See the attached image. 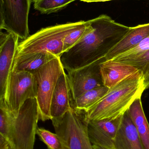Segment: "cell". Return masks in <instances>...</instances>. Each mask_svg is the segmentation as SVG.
I'll list each match as a JSON object with an SVG mask.
<instances>
[{
	"label": "cell",
	"instance_id": "6da1fadb",
	"mask_svg": "<svg viewBox=\"0 0 149 149\" xmlns=\"http://www.w3.org/2000/svg\"><path fill=\"white\" fill-rule=\"evenodd\" d=\"M89 21L92 25L90 31L60 57L62 65L67 72L104 58L130 29L104 14Z\"/></svg>",
	"mask_w": 149,
	"mask_h": 149
},
{
	"label": "cell",
	"instance_id": "7a4b0ae2",
	"mask_svg": "<svg viewBox=\"0 0 149 149\" xmlns=\"http://www.w3.org/2000/svg\"><path fill=\"white\" fill-rule=\"evenodd\" d=\"M39 120L36 98L25 102L18 113L12 114L4 101L0 100V135L13 149H33Z\"/></svg>",
	"mask_w": 149,
	"mask_h": 149
},
{
	"label": "cell",
	"instance_id": "3957f363",
	"mask_svg": "<svg viewBox=\"0 0 149 149\" xmlns=\"http://www.w3.org/2000/svg\"><path fill=\"white\" fill-rule=\"evenodd\" d=\"M145 90L143 74L140 72L109 88L103 98L85 111L87 119L98 120L123 115Z\"/></svg>",
	"mask_w": 149,
	"mask_h": 149
},
{
	"label": "cell",
	"instance_id": "277c9868",
	"mask_svg": "<svg viewBox=\"0 0 149 149\" xmlns=\"http://www.w3.org/2000/svg\"><path fill=\"white\" fill-rule=\"evenodd\" d=\"M85 21L69 22L42 28L19 42L15 57L36 53H48L60 57L64 38Z\"/></svg>",
	"mask_w": 149,
	"mask_h": 149
},
{
	"label": "cell",
	"instance_id": "5b68a950",
	"mask_svg": "<svg viewBox=\"0 0 149 149\" xmlns=\"http://www.w3.org/2000/svg\"><path fill=\"white\" fill-rule=\"evenodd\" d=\"M51 120L62 149H94L88 136L85 111L72 108L62 117Z\"/></svg>",
	"mask_w": 149,
	"mask_h": 149
},
{
	"label": "cell",
	"instance_id": "8992f818",
	"mask_svg": "<svg viewBox=\"0 0 149 149\" xmlns=\"http://www.w3.org/2000/svg\"><path fill=\"white\" fill-rule=\"evenodd\" d=\"M60 57H56L33 72L36 82L37 95L39 120H51L52 97L59 76L64 72Z\"/></svg>",
	"mask_w": 149,
	"mask_h": 149
},
{
	"label": "cell",
	"instance_id": "52a82bcc",
	"mask_svg": "<svg viewBox=\"0 0 149 149\" xmlns=\"http://www.w3.org/2000/svg\"><path fill=\"white\" fill-rule=\"evenodd\" d=\"M32 0H0V29L22 40L29 36V13Z\"/></svg>",
	"mask_w": 149,
	"mask_h": 149
},
{
	"label": "cell",
	"instance_id": "ba28073f",
	"mask_svg": "<svg viewBox=\"0 0 149 149\" xmlns=\"http://www.w3.org/2000/svg\"><path fill=\"white\" fill-rule=\"evenodd\" d=\"M36 82L33 73L12 72L5 102L12 114L16 115L26 101L36 98Z\"/></svg>",
	"mask_w": 149,
	"mask_h": 149
},
{
	"label": "cell",
	"instance_id": "9c48e42d",
	"mask_svg": "<svg viewBox=\"0 0 149 149\" xmlns=\"http://www.w3.org/2000/svg\"><path fill=\"white\" fill-rule=\"evenodd\" d=\"M104 61H106L105 58L99 59L86 66L67 72L72 102L87 91L104 86L100 65Z\"/></svg>",
	"mask_w": 149,
	"mask_h": 149
},
{
	"label": "cell",
	"instance_id": "30bf717a",
	"mask_svg": "<svg viewBox=\"0 0 149 149\" xmlns=\"http://www.w3.org/2000/svg\"><path fill=\"white\" fill-rule=\"evenodd\" d=\"M19 38L12 33L0 32V100L6 102L9 83L18 47Z\"/></svg>",
	"mask_w": 149,
	"mask_h": 149
},
{
	"label": "cell",
	"instance_id": "8fae6325",
	"mask_svg": "<svg viewBox=\"0 0 149 149\" xmlns=\"http://www.w3.org/2000/svg\"><path fill=\"white\" fill-rule=\"evenodd\" d=\"M123 115L113 119L88 121L87 131L92 145L106 149H114V140L120 126Z\"/></svg>",
	"mask_w": 149,
	"mask_h": 149
},
{
	"label": "cell",
	"instance_id": "7c38bea8",
	"mask_svg": "<svg viewBox=\"0 0 149 149\" xmlns=\"http://www.w3.org/2000/svg\"><path fill=\"white\" fill-rule=\"evenodd\" d=\"M71 87L67 74L59 76L53 92L50 105L51 119L60 118L72 109Z\"/></svg>",
	"mask_w": 149,
	"mask_h": 149
},
{
	"label": "cell",
	"instance_id": "4fadbf2b",
	"mask_svg": "<svg viewBox=\"0 0 149 149\" xmlns=\"http://www.w3.org/2000/svg\"><path fill=\"white\" fill-rule=\"evenodd\" d=\"M100 71L103 85L109 88L140 72L133 65L113 60L102 62Z\"/></svg>",
	"mask_w": 149,
	"mask_h": 149
},
{
	"label": "cell",
	"instance_id": "5bb4252c",
	"mask_svg": "<svg viewBox=\"0 0 149 149\" xmlns=\"http://www.w3.org/2000/svg\"><path fill=\"white\" fill-rule=\"evenodd\" d=\"M114 149H145L127 112L123 114L114 140Z\"/></svg>",
	"mask_w": 149,
	"mask_h": 149
},
{
	"label": "cell",
	"instance_id": "9a60e30c",
	"mask_svg": "<svg viewBox=\"0 0 149 149\" xmlns=\"http://www.w3.org/2000/svg\"><path fill=\"white\" fill-rule=\"evenodd\" d=\"M149 36V23L130 27L122 39L106 55L105 60H111L115 57L134 49Z\"/></svg>",
	"mask_w": 149,
	"mask_h": 149
},
{
	"label": "cell",
	"instance_id": "2e32d148",
	"mask_svg": "<svg viewBox=\"0 0 149 149\" xmlns=\"http://www.w3.org/2000/svg\"><path fill=\"white\" fill-rule=\"evenodd\" d=\"M145 149H149V124L144 113L141 97L136 98L127 110Z\"/></svg>",
	"mask_w": 149,
	"mask_h": 149
},
{
	"label": "cell",
	"instance_id": "e0dca14e",
	"mask_svg": "<svg viewBox=\"0 0 149 149\" xmlns=\"http://www.w3.org/2000/svg\"><path fill=\"white\" fill-rule=\"evenodd\" d=\"M48 53H36L15 57L12 72L24 71L33 73L56 57Z\"/></svg>",
	"mask_w": 149,
	"mask_h": 149
},
{
	"label": "cell",
	"instance_id": "ac0fdd59",
	"mask_svg": "<svg viewBox=\"0 0 149 149\" xmlns=\"http://www.w3.org/2000/svg\"><path fill=\"white\" fill-rule=\"evenodd\" d=\"M109 89L103 86L87 91L72 102V107L76 110L87 111L103 98Z\"/></svg>",
	"mask_w": 149,
	"mask_h": 149
},
{
	"label": "cell",
	"instance_id": "d6986e66",
	"mask_svg": "<svg viewBox=\"0 0 149 149\" xmlns=\"http://www.w3.org/2000/svg\"><path fill=\"white\" fill-rule=\"evenodd\" d=\"M91 29L92 25L88 20L68 34L63 41V54L79 43Z\"/></svg>",
	"mask_w": 149,
	"mask_h": 149
},
{
	"label": "cell",
	"instance_id": "ffe728a7",
	"mask_svg": "<svg viewBox=\"0 0 149 149\" xmlns=\"http://www.w3.org/2000/svg\"><path fill=\"white\" fill-rule=\"evenodd\" d=\"M35 9L42 14H50L65 8L77 0H32Z\"/></svg>",
	"mask_w": 149,
	"mask_h": 149
},
{
	"label": "cell",
	"instance_id": "44dd1931",
	"mask_svg": "<svg viewBox=\"0 0 149 149\" xmlns=\"http://www.w3.org/2000/svg\"><path fill=\"white\" fill-rule=\"evenodd\" d=\"M149 50V36L134 49L115 57L111 60L119 62H124L138 56Z\"/></svg>",
	"mask_w": 149,
	"mask_h": 149
},
{
	"label": "cell",
	"instance_id": "7402d4cb",
	"mask_svg": "<svg viewBox=\"0 0 149 149\" xmlns=\"http://www.w3.org/2000/svg\"><path fill=\"white\" fill-rule=\"evenodd\" d=\"M36 134L47 146L48 149H62L61 142L57 135L43 128H38Z\"/></svg>",
	"mask_w": 149,
	"mask_h": 149
},
{
	"label": "cell",
	"instance_id": "603a6c76",
	"mask_svg": "<svg viewBox=\"0 0 149 149\" xmlns=\"http://www.w3.org/2000/svg\"><path fill=\"white\" fill-rule=\"evenodd\" d=\"M121 63L133 65L142 72L149 64V50L138 56Z\"/></svg>",
	"mask_w": 149,
	"mask_h": 149
},
{
	"label": "cell",
	"instance_id": "cb8c5ba5",
	"mask_svg": "<svg viewBox=\"0 0 149 149\" xmlns=\"http://www.w3.org/2000/svg\"><path fill=\"white\" fill-rule=\"evenodd\" d=\"M143 79V84L145 89L149 87V64L146 66L142 72Z\"/></svg>",
	"mask_w": 149,
	"mask_h": 149
},
{
	"label": "cell",
	"instance_id": "d4e9b609",
	"mask_svg": "<svg viewBox=\"0 0 149 149\" xmlns=\"http://www.w3.org/2000/svg\"><path fill=\"white\" fill-rule=\"evenodd\" d=\"M0 149H13L8 141L0 135Z\"/></svg>",
	"mask_w": 149,
	"mask_h": 149
},
{
	"label": "cell",
	"instance_id": "484cf974",
	"mask_svg": "<svg viewBox=\"0 0 149 149\" xmlns=\"http://www.w3.org/2000/svg\"><path fill=\"white\" fill-rule=\"evenodd\" d=\"M80 1L85 2L91 3L108 1H113V0H80Z\"/></svg>",
	"mask_w": 149,
	"mask_h": 149
},
{
	"label": "cell",
	"instance_id": "4316f807",
	"mask_svg": "<svg viewBox=\"0 0 149 149\" xmlns=\"http://www.w3.org/2000/svg\"><path fill=\"white\" fill-rule=\"evenodd\" d=\"M92 146L94 149H106L102 148V147L96 145H92Z\"/></svg>",
	"mask_w": 149,
	"mask_h": 149
}]
</instances>
